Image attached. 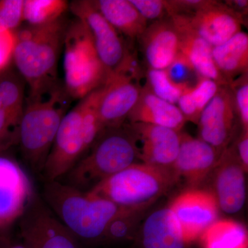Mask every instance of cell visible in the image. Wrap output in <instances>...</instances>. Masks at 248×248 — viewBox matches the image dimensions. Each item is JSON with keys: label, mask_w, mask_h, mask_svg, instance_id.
<instances>
[{"label": "cell", "mask_w": 248, "mask_h": 248, "mask_svg": "<svg viewBox=\"0 0 248 248\" xmlns=\"http://www.w3.org/2000/svg\"><path fill=\"white\" fill-rule=\"evenodd\" d=\"M179 180L173 169L136 163L98 183L87 192L121 208L142 210Z\"/></svg>", "instance_id": "cell-5"}, {"label": "cell", "mask_w": 248, "mask_h": 248, "mask_svg": "<svg viewBox=\"0 0 248 248\" xmlns=\"http://www.w3.org/2000/svg\"><path fill=\"white\" fill-rule=\"evenodd\" d=\"M170 17L179 33L180 52L190 61L198 76L213 80L219 86L228 85L214 62L213 47L191 27L185 16Z\"/></svg>", "instance_id": "cell-19"}, {"label": "cell", "mask_w": 248, "mask_h": 248, "mask_svg": "<svg viewBox=\"0 0 248 248\" xmlns=\"http://www.w3.org/2000/svg\"><path fill=\"white\" fill-rule=\"evenodd\" d=\"M138 244L140 248H188L169 208L159 209L147 217Z\"/></svg>", "instance_id": "cell-21"}, {"label": "cell", "mask_w": 248, "mask_h": 248, "mask_svg": "<svg viewBox=\"0 0 248 248\" xmlns=\"http://www.w3.org/2000/svg\"><path fill=\"white\" fill-rule=\"evenodd\" d=\"M166 71L174 83L184 86H194L192 80L194 76H198L190 61L181 52L166 68Z\"/></svg>", "instance_id": "cell-33"}, {"label": "cell", "mask_w": 248, "mask_h": 248, "mask_svg": "<svg viewBox=\"0 0 248 248\" xmlns=\"http://www.w3.org/2000/svg\"><path fill=\"white\" fill-rule=\"evenodd\" d=\"M236 154L246 172L248 169V130H243L235 146Z\"/></svg>", "instance_id": "cell-36"}, {"label": "cell", "mask_w": 248, "mask_h": 248, "mask_svg": "<svg viewBox=\"0 0 248 248\" xmlns=\"http://www.w3.org/2000/svg\"><path fill=\"white\" fill-rule=\"evenodd\" d=\"M130 124L159 125L181 132L186 120L179 108L156 97L146 86L142 87L136 105L129 115Z\"/></svg>", "instance_id": "cell-20"}, {"label": "cell", "mask_w": 248, "mask_h": 248, "mask_svg": "<svg viewBox=\"0 0 248 248\" xmlns=\"http://www.w3.org/2000/svg\"><path fill=\"white\" fill-rule=\"evenodd\" d=\"M200 239L203 248H248L246 227L231 219L217 220Z\"/></svg>", "instance_id": "cell-24"}, {"label": "cell", "mask_w": 248, "mask_h": 248, "mask_svg": "<svg viewBox=\"0 0 248 248\" xmlns=\"http://www.w3.org/2000/svg\"><path fill=\"white\" fill-rule=\"evenodd\" d=\"M214 193L218 208L227 214H236L244 208L246 200V171L235 147L222 153L213 170Z\"/></svg>", "instance_id": "cell-13"}, {"label": "cell", "mask_w": 248, "mask_h": 248, "mask_svg": "<svg viewBox=\"0 0 248 248\" xmlns=\"http://www.w3.org/2000/svg\"><path fill=\"white\" fill-rule=\"evenodd\" d=\"M147 21L153 22L169 17L167 0H130Z\"/></svg>", "instance_id": "cell-34"}, {"label": "cell", "mask_w": 248, "mask_h": 248, "mask_svg": "<svg viewBox=\"0 0 248 248\" xmlns=\"http://www.w3.org/2000/svg\"><path fill=\"white\" fill-rule=\"evenodd\" d=\"M42 198L78 241L88 243L103 241L109 223L125 209L59 180L46 182Z\"/></svg>", "instance_id": "cell-2"}, {"label": "cell", "mask_w": 248, "mask_h": 248, "mask_svg": "<svg viewBox=\"0 0 248 248\" xmlns=\"http://www.w3.org/2000/svg\"><path fill=\"white\" fill-rule=\"evenodd\" d=\"M142 87L140 82L112 73L102 86L98 115L103 130L124 125L136 105Z\"/></svg>", "instance_id": "cell-14"}, {"label": "cell", "mask_w": 248, "mask_h": 248, "mask_svg": "<svg viewBox=\"0 0 248 248\" xmlns=\"http://www.w3.org/2000/svg\"><path fill=\"white\" fill-rule=\"evenodd\" d=\"M185 16L191 27L213 47L225 43L246 24L244 18L224 2L214 0L195 14Z\"/></svg>", "instance_id": "cell-16"}, {"label": "cell", "mask_w": 248, "mask_h": 248, "mask_svg": "<svg viewBox=\"0 0 248 248\" xmlns=\"http://www.w3.org/2000/svg\"><path fill=\"white\" fill-rule=\"evenodd\" d=\"M15 43V32L0 31V73L7 68L13 60Z\"/></svg>", "instance_id": "cell-35"}, {"label": "cell", "mask_w": 248, "mask_h": 248, "mask_svg": "<svg viewBox=\"0 0 248 248\" xmlns=\"http://www.w3.org/2000/svg\"><path fill=\"white\" fill-rule=\"evenodd\" d=\"M81 101L64 116L49 152L42 174L46 182L68 174L88 151L81 124Z\"/></svg>", "instance_id": "cell-8"}, {"label": "cell", "mask_w": 248, "mask_h": 248, "mask_svg": "<svg viewBox=\"0 0 248 248\" xmlns=\"http://www.w3.org/2000/svg\"><path fill=\"white\" fill-rule=\"evenodd\" d=\"M69 9L89 29L98 55L109 76L120 64L128 47L120 32L98 11L93 1H73L69 4Z\"/></svg>", "instance_id": "cell-9"}, {"label": "cell", "mask_w": 248, "mask_h": 248, "mask_svg": "<svg viewBox=\"0 0 248 248\" xmlns=\"http://www.w3.org/2000/svg\"><path fill=\"white\" fill-rule=\"evenodd\" d=\"M141 212V210L124 209L109 223L103 241L119 243L133 239Z\"/></svg>", "instance_id": "cell-29"}, {"label": "cell", "mask_w": 248, "mask_h": 248, "mask_svg": "<svg viewBox=\"0 0 248 248\" xmlns=\"http://www.w3.org/2000/svg\"><path fill=\"white\" fill-rule=\"evenodd\" d=\"M73 100L59 80L29 90L19 132L18 146L24 160L42 172L60 124Z\"/></svg>", "instance_id": "cell-1"}, {"label": "cell", "mask_w": 248, "mask_h": 248, "mask_svg": "<svg viewBox=\"0 0 248 248\" xmlns=\"http://www.w3.org/2000/svg\"><path fill=\"white\" fill-rule=\"evenodd\" d=\"M232 94L228 85L220 86L199 119V138L220 152L234 138L238 120Z\"/></svg>", "instance_id": "cell-10"}, {"label": "cell", "mask_w": 248, "mask_h": 248, "mask_svg": "<svg viewBox=\"0 0 248 248\" xmlns=\"http://www.w3.org/2000/svg\"><path fill=\"white\" fill-rule=\"evenodd\" d=\"M34 195L30 179L22 167L0 155V228L20 218Z\"/></svg>", "instance_id": "cell-12"}, {"label": "cell", "mask_w": 248, "mask_h": 248, "mask_svg": "<svg viewBox=\"0 0 248 248\" xmlns=\"http://www.w3.org/2000/svg\"><path fill=\"white\" fill-rule=\"evenodd\" d=\"M19 219L22 243L27 248H80L76 236L36 194Z\"/></svg>", "instance_id": "cell-7"}, {"label": "cell", "mask_w": 248, "mask_h": 248, "mask_svg": "<svg viewBox=\"0 0 248 248\" xmlns=\"http://www.w3.org/2000/svg\"><path fill=\"white\" fill-rule=\"evenodd\" d=\"M225 4L227 5L230 9L234 11L236 14L239 15L241 17H244L247 16L248 11V0H232V1H224Z\"/></svg>", "instance_id": "cell-37"}, {"label": "cell", "mask_w": 248, "mask_h": 248, "mask_svg": "<svg viewBox=\"0 0 248 248\" xmlns=\"http://www.w3.org/2000/svg\"><path fill=\"white\" fill-rule=\"evenodd\" d=\"M93 2L108 22L130 40H140L148 27V21L130 0H97Z\"/></svg>", "instance_id": "cell-22"}, {"label": "cell", "mask_w": 248, "mask_h": 248, "mask_svg": "<svg viewBox=\"0 0 248 248\" xmlns=\"http://www.w3.org/2000/svg\"><path fill=\"white\" fill-rule=\"evenodd\" d=\"M213 80L199 77L194 86L185 90L178 101V108L187 121L198 124L201 113L219 89Z\"/></svg>", "instance_id": "cell-25"}, {"label": "cell", "mask_w": 248, "mask_h": 248, "mask_svg": "<svg viewBox=\"0 0 248 248\" xmlns=\"http://www.w3.org/2000/svg\"><path fill=\"white\" fill-rule=\"evenodd\" d=\"M19 126L8 115L0 99V155L19 143Z\"/></svg>", "instance_id": "cell-32"}, {"label": "cell", "mask_w": 248, "mask_h": 248, "mask_svg": "<svg viewBox=\"0 0 248 248\" xmlns=\"http://www.w3.org/2000/svg\"><path fill=\"white\" fill-rule=\"evenodd\" d=\"M89 151L67 174V184L80 190H90L140 160L136 139L128 125L104 129Z\"/></svg>", "instance_id": "cell-4"}, {"label": "cell", "mask_w": 248, "mask_h": 248, "mask_svg": "<svg viewBox=\"0 0 248 248\" xmlns=\"http://www.w3.org/2000/svg\"><path fill=\"white\" fill-rule=\"evenodd\" d=\"M64 84L73 99H82L105 84L107 68L98 55L91 32L76 17L68 23L63 40Z\"/></svg>", "instance_id": "cell-6"}, {"label": "cell", "mask_w": 248, "mask_h": 248, "mask_svg": "<svg viewBox=\"0 0 248 248\" xmlns=\"http://www.w3.org/2000/svg\"><path fill=\"white\" fill-rule=\"evenodd\" d=\"M24 0L0 1V31L15 32L23 22Z\"/></svg>", "instance_id": "cell-31"}, {"label": "cell", "mask_w": 248, "mask_h": 248, "mask_svg": "<svg viewBox=\"0 0 248 248\" xmlns=\"http://www.w3.org/2000/svg\"><path fill=\"white\" fill-rule=\"evenodd\" d=\"M24 81L18 72L6 68L0 73V99L8 115L20 126L26 97Z\"/></svg>", "instance_id": "cell-26"}, {"label": "cell", "mask_w": 248, "mask_h": 248, "mask_svg": "<svg viewBox=\"0 0 248 248\" xmlns=\"http://www.w3.org/2000/svg\"><path fill=\"white\" fill-rule=\"evenodd\" d=\"M222 153L200 138L181 132L180 147L172 169L179 179L197 185L213 172Z\"/></svg>", "instance_id": "cell-17"}, {"label": "cell", "mask_w": 248, "mask_h": 248, "mask_svg": "<svg viewBox=\"0 0 248 248\" xmlns=\"http://www.w3.org/2000/svg\"><path fill=\"white\" fill-rule=\"evenodd\" d=\"M146 86L156 97L170 103L177 104L179 98L190 86L176 84L168 76L166 70L148 69Z\"/></svg>", "instance_id": "cell-28"}, {"label": "cell", "mask_w": 248, "mask_h": 248, "mask_svg": "<svg viewBox=\"0 0 248 248\" xmlns=\"http://www.w3.org/2000/svg\"><path fill=\"white\" fill-rule=\"evenodd\" d=\"M4 248H27L26 247L25 245L23 243H19V244H14L9 245V246H6Z\"/></svg>", "instance_id": "cell-38"}, {"label": "cell", "mask_w": 248, "mask_h": 248, "mask_svg": "<svg viewBox=\"0 0 248 248\" xmlns=\"http://www.w3.org/2000/svg\"><path fill=\"white\" fill-rule=\"evenodd\" d=\"M140 40L149 69L166 70L180 52L179 33L170 17L148 25Z\"/></svg>", "instance_id": "cell-18"}, {"label": "cell", "mask_w": 248, "mask_h": 248, "mask_svg": "<svg viewBox=\"0 0 248 248\" xmlns=\"http://www.w3.org/2000/svg\"><path fill=\"white\" fill-rule=\"evenodd\" d=\"M228 86L232 94L243 130H248V73L233 80Z\"/></svg>", "instance_id": "cell-30"}, {"label": "cell", "mask_w": 248, "mask_h": 248, "mask_svg": "<svg viewBox=\"0 0 248 248\" xmlns=\"http://www.w3.org/2000/svg\"><path fill=\"white\" fill-rule=\"evenodd\" d=\"M69 4L64 0H24L23 21L28 25H45L63 17Z\"/></svg>", "instance_id": "cell-27"}, {"label": "cell", "mask_w": 248, "mask_h": 248, "mask_svg": "<svg viewBox=\"0 0 248 248\" xmlns=\"http://www.w3.org/2000/svg\"><path fill=\"white\" fill-rule=\"evenodd\" d=\"M187 244L200 238L217 220L218 205L212 192L190 190L176 197L169 207Z\"/></svg>", "instance_id": "cell-11"}, {"label": "cell", "mask_w": 248, "mask_h": 248, "mask_svg": "<svg viewBox=\"0 0 248 248\" xmlns=\"http://www.w3.org/2000/svg\"><path fill=\"white\" fill-rule=\"evenodd\" d=\"M128 125L136 139L141 163L172 169L180 147L181 132L151 124Z\"/></svg>", "instance_id": "cell-15"}, {"label": "cell", "mask_w": 248, "mask_h": 248, "mask_svg": "<svg viewBox=\"0 0 248 248\" xmlns=\"http://www.w3.org/2000/svg\"><path fill=\"white\" fill-rule=\"evenodd\" d=\"M213 56L217 69L229 84L248 73V35L238 32L225 43L213 47Z\"/></svg>", "instance_id": "cell-23"}, {"label": "cell", "mask_w": 248, "mask_h": 248, "mask_svg": "<svg viewBox=\"0 0 248 248\" xmlns=\"http://www.w3.org/2000/svg\"><path fill=\"white\" fill-rule=\"evenodd\" d=\"M68 23L62 17L45 25L15 31L13 60L29 90L57 81V70Z\"/></svg>", "instance_id": "cell-3"}]
</instances>
